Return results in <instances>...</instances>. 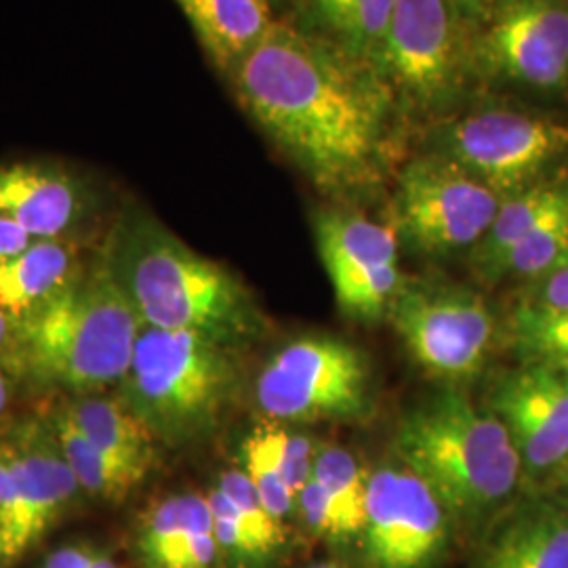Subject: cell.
<instances>
[{"label":"cell","instance_id":"1","mask_svg":"<svg viewBox=\"0 0 568 568\" xmlns=\"http://www.w3.org/2000/svg\"><path fill=\"white\" fill-rule=\"evenodd\" d=\"M333 42L274 23L227 74L246 114L328 192L377 175L389 124V89Z\"/></svg>","mask_w":568,"mask_h":568},{"label":"cell","instance_id":"2","mask_svg":"<svg viewBox=\"0 0 568 568\" xmlns=\"http://www.w3.org/2000/svg\"><path fill=\"white\" fill-rule=\"evenodd\" d=\"M102 253L143 326L199 333L230 349L264 333L262 310L243 281L145 211H124Z\"/></svg>","mask_w":568,"mask_h":568},{"label":"cell","instance_id":"3","mask_svg":"<svg viewBox=\"0 0 568 568\" xmlns=\"http://www.w3.org/2000/svg\"><path fill=\"white\" fill-rule=\"evenodd\" d=\"M142 328L100 253L53 300L13 326L9 356L42 386L84 396L121 384Z\"/></svg>","mask_w":568,"mask_h":568},{"label":"cell","instance_id":"4","mask_svg":"<svg viewBox=\"0 0 568 568\" xmlns=\"http://www.w3.org/2000/svg\"><path fill=\"white\" fill-rule=\"evenodd\" d=\"M396 450L445 509L480 511L516 487L523 459L497 415L478 410L459 392H443L408 410Z\"/></svg>","mask_w":568,"mask_h":568},{"label":"cell","instance_id":"5","mask_svg":"<svg viewBox=\"0 0 568 568\" xmlns=\"http://www.w3.org/2000/svg\"><path fill=\"white\" fill-rule=\"evenodd\" d=\"M234 352L199 333L143 326L121 398L161 443L201 440L220 426L239 389Z\"/></svg>","mask_w":568,"mask_h":568},{"label":"cell","instance_id":"6","mask_svg":"<svg viewBox=\"0 0 568 568\" xmlns=\"http://www.w3.org/2000/svg\"><path fill=\"white\" fill-rule=\"evenodd\" d=\"M255 394L272 422L361 419L371 408V371L354 345L307 337L267 361Z\"/></svg>","mask_w":568,"mask_h":568},{"label":"cell","instance_id":"7","mask_svg":"<svg viewBox=\"0 0 568 568\" xmlns=\"http://www.w3.org/2000/svg\"><path fill=\"white\" fill-rule=\"evenodd\" d=\"M387 316L410 356L440 379H469L487 361L495 321L474 291L445 283H403Z\"/></svg>","mask_w":568,"mask_h":568},{"label":"cell","instance_id":"8","mask_svg":"<svg viewBox=\"0 0 568 568\" xmlns=\"http://www.w3.org/2000/svg\"><path fill=\"white\" fill-rule=\"evenodd\" d=\"M440 156L485 183L501 201L530 182L568 148V124L509 110H487L448 122Z\"/></svg>","mask_w":568,"mask_h":568},{"label":"cell","instance_id":"9","mask_svg":"<svg viewBox=\"0 0 568 568\" xmlns=\"http://www.w3.org/2000/svg\"><path fill=\"white\" fill-rule=\"evenodd\" d=\"M499 206L493 190L440 154L408 164L394 196L398 230L422 253L476 246Z\"/></svg>","mask_w":568,"mask_h":568},{"label":"cell","instance_id":"10","mask_svg":"<svg viewBox=\"0 0 568 568\" xmlns=\"http://www.w3.org/2000/svg\"><path fill=\"white\" fill-rule=\"evenodd\" d=\"M314 236L335 300L354 318H377L400 288L396 230L361 213L325 211Z\"/></svg>","mask_w":568,"mask_h":568},{"label":"cell","instance_id":"11","mask_svg":"<svg viewBox=\"0 0 568 568\" xmlns=\"http://www.w3.org/2000/svg\"><path fill=\"white\" fill-rule=\"evenodd\" d=\"M363 537L373 568H426L447 541V509L406 467H382L368 476Z\"/></svg>","mask_w":568,"mask_h":568},{"label":"cell","instance_id":"12","mask_svg":"<svg viewBox=\"0 0 568 568\" xmlns=\"http://www.w3.org/2000/svg\"><path fill=\"white\" fill-rule=\"evenodd\" d=\"M459 16L453 0H396L377 65L415 100L440 102L462 72Z\"/></svg>","mask_w":568,"mask_h":568},{"label":"cell","instance_id":"13","mask_svg":"<svg viewBox=\"0 0 568 568\" xmlns=\"http://www.w3.org/2000/svg\"><path fill=\"white\" fill-rule=\"evenodd\" d=\"M488 68L539 89L568 79V9L554 0H506L480 42Z\"/></svg>","mask_w":568,"mask_h":568},{"label":"cell","instance_id":"14","mask_svg":"<svg viewBox=\"0 0 568 568\" xmlns=\"http://www.w3.org/2000/svg\"><path fill=\"white\" fill-rule=\"evenodd\" d=\"M490 413L506 426L530 469H548L568 459V379L551 366L537 363L501 379Z\"/></svg>","mask_w":568,"mask_h":568},{"label":"cell","instance_id":"15","mask_svg":"<svg viewBox=\"0 0 568 568\" xmlns=\"http://www.w3.org/2000/svg\"><path fill=\"white\" fill-rule=\"evenodd\" d=\"M95 209L93 192L81 178L49 163L0 166V217L34 239H70Z\"/></svg>","mask_w":568,"mask_h":568},{"label":"cell","instance_id":"16","mask_svg":"<svg viewBox=\"0 0 568 568\" xmlns=\"http://www.w3.org/2000/svg\"><path fill=\"white\" fill-rule=\"evenodd\" d=\"M18 478L32 548L81 490L49 419H23L0 438Z\"/></svg>","mask_w":568,"mask_h":568},{"label":"cell","instance_id":"17","mask_svg":"<svg viewBox=\"0 0 568 568\" xmlns=\"http://www.w3.org/2000/svg\"><path fill=\"white\" fill-rule=\"evenodd\" d=\"M138 548L148 568H211L220 544L213 514L201 495H175L150 509Z\"/></svg>","mask_w":568,"mask_h":568},{"label":"cell","instance_id":"18","mask_svg":"<svg viewBox=\"0 0 568 568\" xmlns=\"http://www.w3.org/2000/svg\"><path fill=\"white\" fill-rule=\"evenodd\" d=\"M72 422L98 447L103 457L142 485L159 457V438L143 424L121 396L84 394L63 405Z\"/></svg>","mask_w":568,"mask_h":568},{"label":"cell","instance_id":"19","mask_svg":"<svg viewBox=\"0 0 568 568\" xmlns=\"http://www.w3.org/2000/svg\"><path fill=\"white\" fill-rule=\"evenodd\" d=\"M82 267L81 248L74 241H32L0 265V310L18 325L72 283Z\"/></svg>","mask_w":568,"mask_h":568},{"label":"cell","instance_id":"20","mask_svg":"<svg viewBox=\"0 0 568 568\" xmlns=\"http://www.w3.org/2000/svg\"><path fill=\"white\" fill-rule=\"evenodd\" d=\"M211 61L230 72L274 21L267 0H175Z\"/></svg>","mask_w":568,"mask_h":568},{"label":"cell","instance_id":"21","mask_svg":"<svg viewBox=\"0 0 568 568\" xmlns=\"http://www.w3.org/2000/svg\"><path fill=\"white\" fill-rule=\"evenodd\" d=\"M480 568H568V518L535 509L504 528Z\"/></svg>","mask_w":568,"mask_h":568},{"label":"cell","instance_id":"22","mask_svg":"<svg viewBox=\"0 0 568 568\" xmlns=\"http://www.w3.org/2000/svg\"><path fill=\"white\" fill-rule=\"evenodd\" d=\"M568 201V185H530L527 190L501 201L485 239L476 244L474 264L490 281L509 248L520 243L528 232L549 217Z\"/></svg>","mask_w":568,"mask_h":568},{"label":"cell","instance_id":"23","mask_svg":"<svg viewBox=\"0 0 568 568\" xmlns=\"http://www.w3.org/2000/svg\"><path fill=\"white\" fill-rule=\"evenodd\" d=\"M396 0H312L316 21L344 53L379 63Z\"/></svg>","mask_w":568,"mask_h":568},{"label":"cell","instance_id":"24","mask_svg":"<svg viewBox=\"0 0 568 568\" xmlns=\"http://www.w3.org/2000/svg\"><path fill=\"white\" fill-rule=\"evenodd\" d=\"M49 422L60 440L68 464L79 480V487L84 493L105 501L121 504L133 493V488L140 487L103 457L98 447L84 436L81 427L72 422L63 406L49 417Z\"/></svg>","mask_w":568,"mask_h":568},{"label":"cell","instance_id":"25","mask_svg":"<svg viewBox=\"0 0 568 568\" xmlns=\"http://www.w3.org/2000/svg\"><path fill=\"white\" fill-rule=\"evenodd\" d=\"M312 478L323 487L331 504L339 511L349 537L363 535L368 476L358 466L356 457L345 448H321L316 450Z\"/></svg>","mask_w":568,"mask_h":568},{"label":"cell","instance_id":"26","mask_svg":"<svg viewBox=\"0 0 568 568\" xmlns=\"http://www.w3.org/2000/svg\"><path fill=\"white\" fill-rule=\"evenodd\" d=\"M568 251V201L556 209L549 217L532 232L509 248L508 255L499 262L490 281L501 276H525L537 278L556 264Z\"/></svg>","mask_w":568,"mask_h":568},{"label":"cell","instance_id":"27","mask_svg":"<svg viewBox=\"0 0 568 568\" xmlns=\"http://www.w3.org/2000/svg\"><path fill=\"white\" fill-rule=\"evenodd\" d=\"M514 337L528 356L568 365V310H535L520 305Z\"/></svg>","mask_w":568,"mask_h":568},{"label":"cell","instance_id":"28","mask_svg":"<svg viewBox=\"0 0 568 568\" xmlns=\"http://www.w3.org/2000/svg\"><path fill=\"white\" fill-rule=\"evenodd\" d=\"M230 501L241 511L244 523L253 537L260 541L265 554L284 544L283 520H278L270 509L265 508L264 499L243 469H227L220 478V487Z\"/></svg>","mask_w":568,"mask_h":568},{"label":"cell","instance_id":"29","mask_svg":"<svg viewBox=\"0 0 568 568\" xmlns=\"http://www.w3.org/2000/svg\"><path fill=\"white\" fill-rule=\"evenodd\" d=\"M253 434L262 443L274 466L283 474L286 485L300 497L302 488L310 483L314 471L316 450L312 443L302 434H293L276 424L255 427Z\"/></svg>","mask_w":568,"mask_h":568},{"label":"cell","instance_id":"30","mask_svg":"<svg viewBox=\"0 0 568 568\" xmlns=\"http://www.w3.org/2000/svg\"><path fill=\"white\" fill-rule=\"evenodd\" d=\"M241 462H243L241 469L257 488L260 497L264 499L265 508L270 509L278 520H283L286 514L297 508V495L286 485L283 474L278 471V467L274 466V462L270 459V455L265 453V448L253 432L244 438Z\"/></svg>","mask_w":568,"mask_h":568},{"label":"cell","instance_id":"31","mask_svg":"<svg viewBox=\"0 0 568 568\" xmlns=\"http://www.w3.org/2000/svg\"><path fill=\"white\" fill-rule=\"evenodd\" d=\"M26 514L18 478L0 440V565H11L28 551Z\"/></svg>","mask_w":568,"mask_h":568},{"label":"cell","instance_id":"32","mask_svg":"<svg viewBox=\"0 0 568 568\" xmlns=\"http://www.w3.org/2000/svg\"><path fill=\"white\" fill-rule=\"evenodd\" d=\"M206 501L213 514V528H215V539L220 544V549L243 560H257L267 556L264 548L260 546V541L246 527L241 511L230 501V497L222 488H213Z\"/></svg>","mask_w":568,"mask_h":568},{"label":"cell","instance_id":"33","mask_svg":"<svg viewBox=\"0 0 568 568\" xmlns=\"http://www.w3.org/2000/svg\"><path fill=\"white\" fill-rule=\"evenodd\" d=\"M297 508L304 511L307 525L314 528L318 535L339 537V539L349 537L339 511L331 504L325 490L314 478H310V483L302 488V493L297 497Z\"/></svg>","mask_w":568,"mask_h":568},{"label":"cell","instance_id":"34","mask_svg":"<svg viewBox=\"0 0 568 568\" xmlns=\"http://www.w3.org/2000/svg\"><path fill=\"white\" fill-rule=\"evenodd\" d=\"M523 305L535 310H568V251L541 276L532 278V288Z\"/></svg>","mask_w":568,"mask_h":568},{"label":"cell","instance_id":"35","mask_svg":"<svg viewBox=\"0 0 568 568\" xmlns=\"http://www.w3.org/2000/svg\"><path fill=\"white\" fill-rule=\"evenodd\" d=\"M34 239H30L20 225L2 220L0 217V265L9 262L11 257L20 255L21 251L32 243Z\"/></svg>","mask_w":568,"mask_h":568},{"label":"cell","instance_id":"36","mask_svg":"<svg viewBox=\"0 0 568 568\" xmlns=\"http://www.w3.org/2000/svg\"><path fill=\"white\" fill-rule=\"evenodd\" d=\"M95 551L87 546H72L53 551L42 568H89Z\"/></svg>","mask_w":568,"mask_h":568},{"label":"cell","instance_id":"37","mask_svg":"<svg viewBox=\"0 0 568 568\" xmlns=\"http://www.w3.org/2000/svg\"><path fill=\"white\" fill-rule=\"evenodd\" d=\"M453 4H455L457 11L462 13V18L476 20V18H483V16H485L488 0H453Z\"/></svg>","mask_w":568,"mask_h":568},{"label":"cell","instance_id":"38","mask_svg":"<svg viewBox=\"0 0 568 568\" xmlns=\"http://www.w3.org/2000/svg\"><path fill=\"white\" fill-rule=\"evenodd\" d=\"M13 344V323L0 310V354H9Z\"/></svg>","mask_w":568,"mask_h":568},{"label":"cell","instance_id":"39","mask_svg":"<svg viewBox=\"0 0 568 568\" xmlns=\"http://www.w3.org/2000/svg\"><path fill=\"white\" fill-rule=\"evenodd\" d=\"M89 568H119L116 567V562L108 556V554H102V551H95V556H93V562H91V567Z\"/></svg>","mask_w":568,"mask_h":568},{"label":"cell","instance_id":"40","mask_svg":"<svg viewBox=\"0 0 568 568\" xmlns=\"http://www.w3.org/2000/svg\"><path fill=\"white\" fill-rule=\"evenodd\" d=\"M7 403H9V384H7L4 371L0 368V415L7 410Z\"/></svg>","mask_w":568,"mask_h":568},{"label":"cell","instance_id":"41","mask_svg":"<svg viewBox=\"0 0 568 568\" xmlns=\"http://www.w3.org/2000/svg\"><path fill=\"white\" fill-rule=\"evenodd\" d=\"M310 568H344V567H337V565H316V567H310Z\"/></svg>","mask_w":568,"mask_h":568}]
</instances>
